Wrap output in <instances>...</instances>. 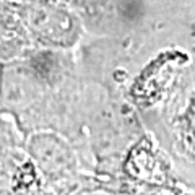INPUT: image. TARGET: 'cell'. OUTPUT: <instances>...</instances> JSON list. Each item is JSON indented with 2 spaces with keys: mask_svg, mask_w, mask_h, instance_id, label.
Masks as SVG:
<instances>
[{
  "mask_svg": "<svg viewBox=\"0 0 195 195\" xmlns=\"http://www.w3.org/2000/svg\"><path fill=\"white\" fill-rule=\"evenodd\" d=\"M2 135H3V132H2V130H0V145H2V143H3V138H2Z\"/></svg>",
  "mask_w": 195,
  "mask_h": 195,
  "instance_id": "cell-1",
  "label": "cell"
}]
</instances>
